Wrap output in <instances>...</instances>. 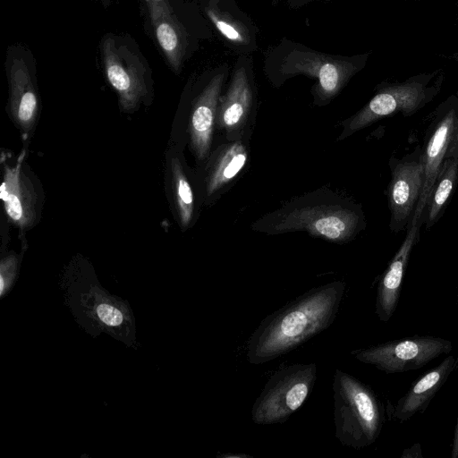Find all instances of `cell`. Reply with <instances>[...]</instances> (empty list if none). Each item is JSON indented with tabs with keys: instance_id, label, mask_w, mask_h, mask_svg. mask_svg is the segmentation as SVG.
I'll use <instances>...</instances> for the list:
<instances>
[{
	"instance_id": "1",
	"label": "cell",
	"mask_w": 458,
	"mask_h": 458,
	"mask_svg": "<svg viewBox=\"0 0 458 458\" xmlns=\"http://www.w3.org/2000/svg\"><path fill=\"white\" fill-rule=\"evenodd\" d=\"M344 289L343 281L312 288L267 315L247 341L248 361L252 365L270 361L328 328L338 313Z\"/></svg>"
},
{
	"instance_id": "2",
	"label": "cell",
	"mask_w": 458,
	"mask_h": 458,
	"mask_svg": "<svg viewBox=\"0 0 458 458\" xmlns=\"http://www.w3.org/2000/svg\"><path fill=\"white\" fill-rule=\"evenodd\" d=\"M335 436L344 445L360 449L379 437L384 408L372 388L336 369L333 377Z\"/></svg>"
},
{
	"instance_id": "3",
	"label": "cell",
	"mask_w": 458,
	"mask_h": 458,
	"mask_svg": "<svg viewBox=\"0 0 458 458\" xmlns=\"http://www.w3.org/2000/svg\"><path fill=\"white\" fill-rule=\"evenodd\" d=\"M360 222L357 212L344 204L318 201L293 204L277 210L256 222L253 229L269 234L304 231L343 243L354 236Z\"/></svg>"
},
{
	"instance_id": "4",
	"label": "cell",
	"mask_w": 458,
	"mask_h": 458,
	"mask_svg": "<svg viewBox=\"0 0 458 458\" xmlns=\"http://www.w3.org/2000/svg\"><path fill=\"white\" fill-rule=\"evenodd\" d=\"M66 295L73 314L92 335L106 332L126 344L133 343L135 325L130 307L96 280L71 281Z\"/></svg>"
},
{
	"instance_id": "5",
	"label": "cell",
	"mask_w": 458,
	"mask_h": 458,
	"mask_svg": "<svg viewBox=\"0 0 458 458\" xmlns=\"http://www.w3.org/2000/svg\"><path fill=\"white\" fill-rule=\"evenodd\" d=\"M317 378L315 363H297L275 371L251 408L258 425L284 423L305 403Z\"/></svg>"
},
{
	"instance_id": "6",
	"label": "cell",
	"mask_w": 458,
	"mask_h": 458,
	"mask_svg": "<svg viewBox=\"0 0 458 458\" xmlns=\"http://www.w3.org/2000/svg\"><path fill=\"white\" fill-rule=\"evenodd\" d=\"M451 341L431 335H413L353 350L359 361L386 374L419 369L442 354L451 352Z\"/></svg>"
},
{
	"instance_id": "7",
	"label": "cell",
	"mask_w": 458,
	"mask_h": 458,
	"mask_svg": "<svg viewBox=\"0 0 458 458\" xmlns=\"http://www.w3.org/2000/svg\"><path fill=\"white\" fill-rule=\"evenodd\" d=\"M102 52L106 78L119 96L121 107L126 111L134 109L147 93L141 65L111 38L104 39Z\"/></svg>"
},
{
	"instance_id": "8",
	"label": "cell",
	"mask_w": 458,
	"mask_h": 458,
	"mask_svg": "<svg viewBox=\"0 0 458 458\" xmlns=\"http://www.w3.org/2000/svg\"><path fill=\"white\" fill-rule=\"evenodd\" d=\"M23 156L22 153L13 164L2 157L3 182L0 188L6 215L21 229L34 224L38 204L35 188L23 169Z\"/></svg>"
},
{
	"instance_id": "9",
	"label": "cell",
	"mask_w": 458,
	"mask_h": 458,
	"mask_svg": "<svg viewBox=\"0 0 458 458\" xmlns=\"http://www.w3.org/2000/svg\"><path fill=\"white\" fill-rule=\"evenodd\" d=\"M423 182V155L417 159L400 162L393 169L388 188L393 229H402L407 224L420 197Z\"/></svg>"
},
{
	"instance_id": "10",
	"label": "cell",
	"mask_w": 458,
	"mask_h": 458,
	"mask_svg": "<svg viewBox=\"0 0 458 458\" xmlns=\"http://www.w3.org/2000/svg\"><path fill=\"white\" fill-rule=\"evenodd\" d=\"M420 218L413 215L405 239L379 279L375 312L381 322H388L395 312L411 252L419 238Z\"/></svg>"
},
{
	"instance_id": "11",
	"label": "cell",
	"mask_w": 458,
	"mask_h": 458,
	"mask_svg": "<svg viewBox=\"0 0 458 458\" xmlns=\"http://www.w3.org/2000/svg\"><path fill=\"white\" fill-rule=\"evenodd\" d=\"M458 369V355H450L437 366L415 379L408 391L394 405L393 420L404 423L416 413H422L448 377Z\"/></svg>"
},
{
	"instance_id": "12",
	"label": "cell",
	"mask_w": 458,
	"mask_h": 458,
	"mask_svg": "<svg viewBox=\"0 0 458 458\" xmlns=\"http://www.w3.org/2000/svg\"><path fill=\"white\" fill-rule=\"evenodd\" d=\"M224 75L216 74L196 98L190 115L191 148L199 160L209 154Z\"/></svg>"
},
{
	"instance_id": "13",
	"label": "cell",
	"mask_w": 458,
	"mask_h": 458,
	"mask_svg": "<svg viewBox=\"0 0 458 458\" xmlns=\"http://www.w3.org/2000/svg\"><path fill=\"white\" fill-rule=\"evenodd\" d=\"M421 95L416 89L402 88L377 94L367 106L344 123V130L338 140H344L353 132L397 111L408 115L417 110Z\"/></svg>"
},
{
	"instance_id": "14",
	"label": "cell",
	"mask_w": 458,
	"mask_h": 458,
	"mask_svg": "<svg viewBox=\"0 0 458 458\" xmlns=\"http://www.w3.org/2000/svg\"><path fill=\"white\" fill-rule=\"evenodd\" d=\"M343 61L325 57L312 53L297 54L290 64L287 72H301L318 81V94L323 99L334 98L342 89L352 73V70Z\"/></svg>"
},
{
	"instance_id": "15",
	"label": "cell",
	"mask_w": 458,
	"mask_h": 458,
	"mask_svg": "<svg viewBox=\"0 0 458 458\" xmlns=\"http://www.w3.org/2000/svg\"><path fill=\"white\" fill-rule=\"evenodd\" d=\"M455 114L447 113L430 136L423 155L424 182L414 214L421 216L442 171L441 165L446 156L455 126Z\"/></svg>"
},
{
	"instance_id": "16",
	"label": "cell",
	"mask_w": 458,
	"mask_h": 458,
	"mask_svg": "<svg viewBox=\"0 0 458 458\" xmlns=\"http://www.w3.org/2000/svg\"><path fill=\"white\" fill-rule=\"evenodd\" d=\"M252 105V91L246 71L239 67L225 95L219 99L216 125L233 133L245 124Z\"/></svg>"
},
{
	"instance_id": "17",
	"label": "cell",
	"mask_w": 458,
	"mask_h": 458,
	"mask_svg": "<svg viewBox=\"0 0 458 458\" xmlns=\"http://www.w3.org/2000/svg\"><path fill=\"white\" fill-rule=\"evenodd\" d=\"M10 112L16 123L24 131L34 125L38 107L29 70L22 59H14L10 69Z\"/></svg>"
},
{
	"instance_id": "18",
	"label": "cell",
	"mask_w": 458,
	"mask_h": 458,
	"mask_svg": "<svg viewBox=\"0 0 458 458\" xmlns=\"http://www.w3.org/2000/svg\"><path fill=\"white\" fill-rule=\"evenodd\" d=\"M147 4L157 42L172 68L179 71L184 52V40L179 24L166 2L147 1Z\"/></svg>"
},
{
	"instance_id": "19",
	"label": "cell",
	"mask_w": 458,
	"mask_h": 458,
	"mask_svg": "<svg viewBox=\"0 0 458 458\" xmlns=\"http://www.w3.org/2000/svg\"><path fill=\"white\" fill-rule=\"evenodd\" d=\"M248 160V151L237 140L221 146L210 162L207 176V194L212 196L231 182L243 169Z\"/></svg>"
},
{
	"instance_id": "20",
	"label": "cell",
	"mask_w": 458,
	"mask_h": 458,
	"mask_svg": "<svg viewBox=\"0 0 458 458\" xmlns=\"http://www.w3.org/2000/svg\"><path fill=\"white\" fill-rule=\"evenodd\" d=\"M458 178V158L446 160L440 173L437 184L428 199V226L437 219L439 213L452 194Z\"/></svg>"
},
{
	"instance_id": "21",
	"label": "cell",
	"mask_w": 458,
	"mask_h": 458,
	"mask_svg": "<svg viewBox=\"0 0 458 458\" xmlns=\"http://www.w3.org/2000/svg\"><path fill=\"white\" fill-rule=\"evenodd\" d=\"M171 171L177 214L181 225L187 227L191 221L194 208L192 190L180 160L176 157L171 160Z\"/></svg>"
},
{
	"instance_id": "22",
	"label": "cell",
	"mask_w": 458,
	"mask_h": 458,
	"mask_svg": "<svg viewBox=\"0 0 458 458\" xmlns=\"http://www.w3.org/2000/svg\"><path fill=\"white\" fill-rule=\"evenodd\" d=\"M208 15L220 33L228 40L237 44L246 42L245 30L238 22L212 9L208 10Z\"/></svg>"
},
{
	"instance_id": "23",
	"label": "cell",
	"mask_w": 458,
	"mask_h": 458,
	"mask_svg": "<svg viewBox=\"0 0 458 458\" xmlns=\"http://www.w3.org/2000/svg\"><path fill=\"white\" fill-rule=\"evenodd\" d=\"M19 267V257L12 252L2 258L0 263V293L4 296L13 286Z\"/></svg>"
},
{
	"instance_id": "24",
	"label": "cell",
	"mask_w": 458,
	"mask_h": 458,
	"mask_svg": "<svg viewBox=\"0 0 458 458\" xmlns=\"http://www.w3.org/2000/svg\"><path fill=\"white\" fill-rule=\"evenodd\" d=\"M446 155L452 158H458V128H456V125L454 126Z\"/></svg>"
},
{
	"instance_id": "25",
	"label": "cell",
	"mask_w": 458,
	"mask_h": 458,
	"mask_svg": "<svg viewBox=\"0 0 458 458\" xmlns=\"http://www.w3.org/2000/svg\"><path fill=\"white\" fill-rule=\"evenodd\" d=\"M402 457L403 458H405V457L421 458V457H423L420 445L419 443H416V444L412 445L411 447L404 449L402 454Z\"/></svg>"
},
{
	"instance_id": "26",
	"label": "cell",
	"mask_w": 458,
	"mask_h": 458,
	"mask_svg": "<svg viewBox=\"0 0 458 458\" xmlns=\"http://www.w3.org/2000/svg\"><path fill=\"white\" fill-rule=\"evenodd\" d=\"M451 458H458V418L456 420L454 437L451 444Z\"/></svg>"
},
{
	"instance_id": "27",
	"label": "cell",
	"mask_w": 458,
	"mask_h": 458,
	"mask_svg": "<svg viewBox=\"0 0 458 458\" xmlns=\"http://www.w3.org/2000/svg\"><path fill=\"white\" fill-rule=\"evenodd\" d=\"M147 1H151V2H155V3L165 2V0H147Z\"/></svg>"
},
{
	"instance_id": "28",
	"label": "cell",
	"mask_w": 458,
	"mask_h": 458,
	"mask_svg": "<svg viewBox=\"0 0 458 458\" xmlns=\"http://www.w3.org/2000/svg\"><path fill=\"white\" fill-rule=\"evenodd\" d=\"M457 302H458V286H457Z\"/></svg>"
}]
</instances>
